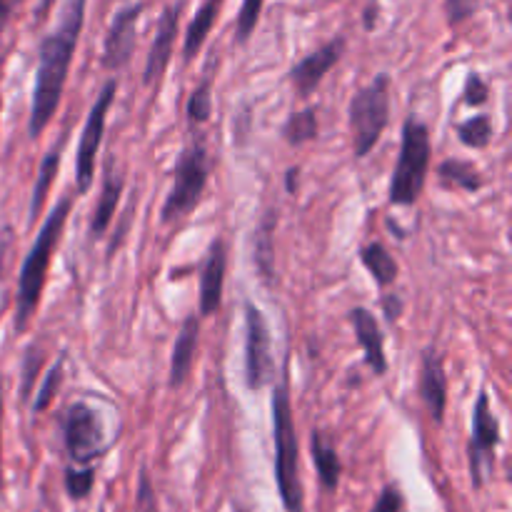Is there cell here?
Here are the masks:
<instances>
[{
    "instance_id": "1",
    "label": "cell",
    "mask_w": 512,
    "mask_h": 512,
    "mask_svg": "<svg viewBox=\"0 0 512 512\" xmlns=\"http://www.w3.org/2000/svg\"><path fill=\"white\" fill-rule=\"evenodd\" d=\"M85 20V0H65L58 28L48 33L38 50V73H35L33 103H30V138H38L58 110L63 98L70 63L78 48L80 30Z\"/></svg>"
},
{
    "instance_id": "2",
    "label": "cell",
    "mask_w": 512,
    "mask_h": 512,
    "mask_svg": "<svg viewBox=\"0 0 512 512\" xmlns=\"http://www.w3.org/2000/svg\"><path fill=\"white\" fill-rule=\"evenodd\" d=\"M70 208H73V198H70V195L58 200L53 213L45 218L43 228H40L28 258H25L23 268H20L18 298H15V330H18V333H23V330L28 328V323L35 315V308H38L40 295H43L45 288V278H48L50 260H53L55 248H58L60 243V235H63Z\"/></svg>"
},
{
    "instance_id": "3",
    "label": "cell",
    "mask_w": 512,
    "mask_h": 512,
    "mask_svg": "<svg viewBox=\"0 0 512 512\" xmlns=\"http://www.w3.org/2000/svg\"><path fill=\"white\" fill-rule=\"evenodd\" d=\"M273 438H275V480L285 512H303V483H300V448L295 433L293 403L288 390V363L283 383L273 395Z\"/></svg>"
},
{
    "instance_id": "4",
    "label": "cell",
    "mask_w": 512,
    "mask_h": 512,
    "mask_svg": "<svg viewBox=\"0 0 512 512\" xmlns=\"http://www.w3.org/2000/svg\"><path fill=\"white\" fill-rule=\"evenodd\" d=\"M430 168V130L418 118H408L403 125V145L395 165L393 183H390V203L413 205L418 203L425 188Z\"/></svg>"
},
{
    "instance_id": "5",
    "label": "cell",
    "mask_w": 512,
    "mask_h": 512,
    "mask_svg": "<svg viewBox=\"0 0 512 512\" xmlns=\"http://www.w3.org/2000/svg\"><path fill=\"white\" fill-rule=\"evenodd\" d=\"M210 178V155L205 140L193 138L180 153L173 173V188L163 205V223H175L185 218L195 205L200 203V195L205 193V185Z\"/></svg>"
},
{
    "instance_id": "6",
    "label": "cell",
    "mask_w": 512,
    "mask_h": 512,
    "mask_svg": "<svg viewBox=\"0 0 512 512\" xmlns=\"http://www.w3.org/2000/svg\"><path fill=\"white\" fill-rule=\"evenodd\" d=\"M390 120V78L380 73L378 78L350 100V128H353L355 155L365 158L378 145L380 135Z\"/></svg>"
},
{
    "instance_id": "7",
    "label": "cell",
    "mask_w": 512,
    "mask_h": 512,
    "mask_svg": "<svg viewBox=\"0 0 512 512\" xmlns=\"http://www.w3.org/2000/svg\"><path fill=\"white\" fill-rule=\"evenodd\" d=\"M115 90H118V83L115 80H108L100 90L98 100L90 108L88 120H85L83 135H80L78 143V158H75V190L78 195H85L93 185V173H95V155H98L100 143H103L105 123H108L110 105L115 100Z\"/></svg>"
},
{
    "instance_id": "8",
    "label": "cell",
    "mask_w": 512,
    "mask_h": 512,
    "mask_svg": "<svg viewBox=\"0 0 512 512\" xmlns=\"http://www.w3.org/2000/svg\"><path fill=\"white\" fill-rule=\"evenodd\" d=\"M63 440L75 465H90L108 450L103 423L88 403H73L63 420Z\"/></svg>"
},
{
    "instance_id": "9",
    "label": "cell",
    "mask_w": 512,
    "mask_h": 512,
    "mask_svg": "<svg viewBox=\"0 0 512 512\" xmlns=\"http://www.w3.org/2000/svg\"><path fill=\"white\" fill-rule=\"evenodd\" d=\"M500 445V423L490 408L488 390H480L473 410V438H470V478L475 488H483L485 473L493 470L495 450Z\"/></svg>"
},
{
    "instance_id": "10",
    "label": "cell",
    "mask_w": 512,
    "mask_h": 512,
    "mask_svg": "<svg viewBox=\"0 0 512 512\" xmlns=\"http://www.w3.org/2000/svg\"><path fill=\"white\" fill-rule=\"evenodd\" d=\"M245 378L250 390H260L273 378V345L263 313L253 303L245 305Z\"/></svg>"
},
{
    "instance_id": "11",
    "label": "cell",
    "mask_w": 512,
    "mask_h": 512,
    "mask_svg": "<svg viewBox=\"0 0 512 512\" xmlns=\"http://www.w3.org/2000/svg\"><path fill=\"white\" fill-rule=\"evenodd\" d=\"M343 53L345 38H333L330 43L320 45L318 50L305 55L298 65H293V70H290V83L295 85L298 95H303V98L313 95V90L323 83V78L330 73V68L338 65Z\"/></svg>"
},
{
    "instance_id": "12",
    "label": "cell",
    "mask_w": 512,
    "mask_h": 512,
    "mask_svg": "<svg viewBox=\"0 0 512 512\" xmlns=\"http://www.w3.org/2000/svg\"><path fill=\"white\" fill-rule=\"evenodd\" d=\"M140 13H143V3L128 5V8L118 10V15L110 23L108 35H105L103 48V68L105 70H120L130 63V55L135 48V25H138Z\"/></svg>"
},
{
    "instance_id": "13",
    "label": "cell",
    "mask_w": 512,
    "mask_h": 512,
    "mask_svg": "<svg viewBox=\"0 0 512 512\" xmlns=\"http://www.w3.org/2000/svg\"><path fill=\"white\" fill-rule=\"evenodd\" d=\"M180 10L183 5H168L163 10L158 20V30H155L153 45H150L148 60H145V73H143V83L153 85L163 78L165 68L170 63V55H173V45H175V35H178V23H180Z\"/></svg>"
},
{
    "instance_id": "14",
    "label": "cell",
    "mask_w": 512,
    "mask_h": 512,
    "mask_svg": "<svg viewBox=\"0 0 512 512\" xmlns=\"http://www.w3.org/2000/svg\"><path fill=\"white\" fill-rule=\"evenodd\" d=\"M225 270H228V245L225 240H215L200 273V315H213L220 308Z\"/></svg>"
},
{
    "instance_id": "15",
    "label": "cell",
    "mask_w": 512,
    "mask_h": 512,
    "mask_svg": "<svg viewBox=\"0 0 512 512\" xmlns=\"http://www.w3.org/2000/svg\"><path fill=\"white\" fill-rule=\"evenodd\" d=\"M420 395H423L428 413L435 423H443L445 408H448V378H445L443 360L435 350L423 355V370H420Z\"/></svg>"
},
{
    "instance_id": "16",
    "label": "cell",
    "mask_w": 512,
    "mask_h": 512,
    "mask_svg": "<svg viewBox=\"0 0 512 512\" xmlns=\"http://www.w3.org/2000/svg\"><path fill=\"white\" fill-rule=\"evenodd\" d=\"M350 323H353L355 335H358V343L365 353V363L373 368V373L378 375L388 373L383 333H380V325L378 320H375V315L365 308H355L353 313H350Z\"/></svg>"
},
{
    "instance_id": "17",
    "label": "cell",
    "mask_w": 512,
    "mask_h": 512,
    "mask_svg": "<svg viewBox=\"0 0 512 512\" xmlns=\"http://www.w3.org/2000/svg\"><path fill=\"white\" fill-rule=\"evenodd\" d=\"M200 335V320L190 315L180 328L178 340L173 345V358H170V388H180L188 380L190 370H193L195 348H198Z\"/></svg>"
},
{
    "instance_id": "18",
    "label": "cell",
    "mask_w": 512,
    "mask_h": 512,
    "mask_svg": "<svg viewBox=\"0 0 512 512\" xmlns=\"http://www.w3.org/2000/svg\"><path fill=\"white\" fill-rule=\"evenodd\" d=\"M120 193H123V178L115 173V160H108V165H105L103 193H100L98 205H95L93 218H90V235H93V238L105 235L110 220H113L115 208H118Z\"/></svg>"
},
{
    "instance_id": "19",
    "label": "cell",
    "mask_w": 512,
    "mask_h": 512,
    "mask_svg": "<svg viewBox=\"0 0 512 512\" xmlns=\"http://www.w3.org/2000/svg\"><path fill=\"white\" fill-rule=\"evenodd\" d=\"M310 450H313V460L315 468H318L320 483H323L325 490L335 493L340 483V473H343L338 450H335V445L330 443L320 430H313V435H310Z\"/></svg>"
},
{
    "instance_id": "20",
    "label": "cell",
    "mask_w": 512,
    "mask_h": 512,
    "mask_svg": "<svg viewBox=\"0 0 512 512\" xmlns=\"http://www.w3.org/2000/svg\"><path fill=\"white\" fill-rule=\"evenodd\" d=\"M220 5H223V0H205V3L198 8L193 23L188 25V33H185V48H183L185 60H193L195 55H198V50L203 48L205 38H208L215 20H218Z\"/></svg>"
},
{
    "instance_id": "21",
    "label": "cell",
    "mask_w": 512,
    "mask_h": 512,
    "mask_svg": "<svg viewBox=\"0 0 512 512\" xmlns=\"http://www.w3.org/2000/svg\"><path fill=\"white\" fill-rule=\"evenodd\" d=\"M63 143H65V135L58 140V145H55V148L48 150V155H45L43 165H40L38 180H35V188H33V200H30V225H33L35 220H38L40 210H43L45 200H48L50 185H53L55 173H58L60 150H63Z\"/></svg>"
},
{
    "instance_id": "22",
    "label": "cell",
    "mask_w": 512,
    "mask_h": 512,
    "mask_svg": "<svg viewBox=\"0 0 512 512\" xmlns=\"http://www.w3.org/2000/svg\"><path fill=\"white\" fill-rule=\"evenodd\" d=\"M360 260H363L365 270L373 275V280L380 285V288H388V285H393L395 278H398V263H395V258L388 253L385 245L380 243L365 245L363 253H360Z\"/></svg>"
},
{
    "instance_id": "23",
    "label": "cell",
    "mask_w": 512,
    "mask_h": 512,
    "mask_svg": "<svg viewBox=\"0 0 512 512\" xmlns=\"http://www.w3.org/2000/svg\"><path fill=\"white\" fill-rule=\"evenodd\" d=\"M438 175L445 185L468 190V193H475V190L483 188V175H480V170L473 163H465V160H445L440 165Z\"/></svg>"
},
{
    "instance_id": "24",
    "label": "cell",
    "mask_w": 512,
    "mask_h": 512,
    "mask_svg": "<svg viewBox=\"0 0 512 512\" xmlns=\"http://www.w3.org/2000/svg\"><path fill=\"white\" fill-rule=\"evenodd\" d=\"M213 113V75H205L198 88L188 98V123L190 128H200Z\"/></svg>"
},
{
    "instance_id": "25",
    "label": "cell",
    "mask_w": 512,
    "mask_h": 512,
    "mask_svg": "<svg viewBox=\"0 0 512 512\" xmlns=\"http://www.w3.org/2000/svg\"><path fill=\"white\" fill-rule=\"evenodd\" d=\"M315 135H318V118H315L313 110L290 115V120L285 123V140L290 145H303L308 140H313Z\"/></svg>"
},
{
    "instance_id": "26",
    "label": "cell",
    "mask_w": 512,
    "mask_h": 512,
    "mask_svg": "<svg viewBox=\"0 0 512 512\" xmlns=\"http://www.w3.org/2000/svg\"><path fill=\"white\" fill-rule=\"evenodd\" d=\"M458 135L468 148H485L493 138V123H490L488 115H478V118L465 120L458 128Z\"/></svg>"
},
{
    "instance_id": "27",
    "label": "cell",
    "mask_w": 512,
    "mask_h": 512,
    "mask_svg": "<svg viewBox=\"0 0 512 512\" xmlns=\"http://www.w3.org/2000/svg\"><path fill=\"white\" fill-rule=\"evenodd\" d=\"M95 483V470L90 465L85 468H68L65 470V490L73 500H85L93 490Z\"/></svg>"
},
{
    "instance_id": "28",
    "label": "cell",
    "mask_w": 512,
    "mask_h": 512,
    "mask_svg": "<svg viewBox=\"0 0 512 512\" xmlns=\"http://www.w3.org/2000/svg\"><path fill=\"white\" fill-rule=\"evenodd\" d=\"M265 0H243V8H240L238 15V28H235V35H238V43H248L250 35H253L255 25H258L260 13H263Z\"/></svg>"
},
{
    "instance_id": "29",
    "label": "cell",
    "mask_w": 512,
    "mask_h": 512,
    "mask_svg": "<svg viewBox=\"0 0 512 512\" xmlns=\"http://www.w3.org/2000/svg\"><path fill=\"white\" fill-rule=\"evenodd\" d=\"M60 373H63V360H58L55 368L48 373V378H45V385L40 388L38 400H35V413H43V410L50 405V400L55 398V393H58L60 388V380H63V375Z\"/></svg>"
},
{
    "instance_id": "30",
    "label": "cell",
    "mask_w": 512,
    "mask_h": 512,
    "mask_svg": "<svg viewBox=\"0 0 512 512\" xmlns=\"http://www.w3.org/2000/svg\"><path fill=\"white\" fill-rule=\"evenodd\" d=\"M478 10V0H445V15L450 25H460Z\"/></svg>"
},
{
    "instance_id": "31",
    "label": "cell",
    "mask_w": 512,
    "mask_h": 512,
    "mask_svg": "<svg viewBox=\"0 0 512 512\" xmlns=\"http://www.w3.org/2000/svg\"><path fill=\"white\" fill-rule=\"evenodd\" d=\"M370 512H405V500L398 485H388Z\"/></svg>"
},
{
    "instance_id": "32",
    "label": "cell",
    "mask_w": 512,
    "mask_h": 512,
    "mask_svg": "<svg viewBox=\"0 0 512 512\" xmlns=\"http://www.w3.org/2000/svg\"><path fill=\"white\" fill-rule=\"evenodd\" d=\"M488 95H490L488 83H485L478 73L470 75L468 83H465V103L483 105V103H488Z\"/></svg>"
},
{
    "instance_id": "33",
    "label": "cell",
    "mask_w": 512,
    "mask_h": 512,
    "mask_svg": "<svg viewBox=\"0 0 512 512\" xmlns=\"http://www.w3.org/2000/svg\"><path fill=\"white\" fill-rule=\"evenodd\" d=\"M20 5H23V0H0V33H3L8 20L13 18V13Z\"/></svg>"
},
{
    "instance_id": "34",
    "label": "cell",
    "mask_w": 512,
    "mask_h": 512,
    "mask_svg": "<svg viewBox=\"0 0 512 512\" xmlns=\"http://www.w3.org/2000/svg\"><path fill=\"white\" fill-rule=\"evenodd\" d=\"M383 308H385V315H388L390 320H398L400 313H403V300L398 298V295H393V298H385L383 300Z\"/></svg>"
},
{
    "instance_id": "35",
    "label": "cell",
    "mask_w": 512,
    "mask_h": 512,
    "mask_svg": "<svg viewBox=\"0 0 512 512\" xmlns=\"http://www.w3.org/2000/svg\"><path fill=\"white\" fill-rule=\"evenodd\" d=\"M0 490H3V393H0Z\"/></svg>"
},
{
    "instance_id": "36",
    "label": "cell",
    "mask_w": 512,
    "mask_h": 512,
    "mask_svg": "<svg viewBox=\"0 0 512 512\" xmlns=\"http://www.w3.org/2000/svg\"><path fill=\"white\" fill-rule=\"evenodd\" d=\"M50 5H53V0H40L38 18H45V13H48V10H50Z\"/></svg>"
},
{
    "instance_id": "37",
    "label": "cell",
    "mask_w": 512,
    "mask_h": 512,
    "mask_svg": "<svg viewBox=\"0 0 512 512\" xmlns=\"http://www.w3.org/2000/svg\"><path fill=\"white\" fill-rule=\"evenodd\" d=\"M295 175H298V168H293L288 173V190H290V193H293V190H295Z\"/></svg>"
},
{
    "instance_id": "38",
    "label": "cell",
    "mask_w": 512,
    "mask_h": 512,
    "mask_svg": "<svg viewBox=\"0 0 512 512\" xmlns=\"http://www.w3.org/2000/svg\"><path fill=\"white\" fill-rule=\"evenodd\" d=\"M235 512H245V510L243 508H235Z\"/></svg>"
},
{
    "instance_id": "39",
    "label": "cell",
    "mask_w": 512,
    "mask_h": 512,
    "mask_svg": "<svg viewBox=\"0 0 512 512\" xmlns=\"http://www.w3.org/2000/svg\"><path fill=\"white\" fill-rule=\"evenodd\" d=\"M0 108H3V100H0Z\"/></svg>"
}]
</instances>
